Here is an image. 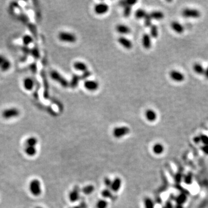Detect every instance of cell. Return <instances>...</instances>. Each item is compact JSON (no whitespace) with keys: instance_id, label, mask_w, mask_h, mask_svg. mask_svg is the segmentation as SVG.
<instances>
[{"instance_id":"cell-2","label":"cell","mask_w":208,"mask_h":208,"mask_svg":"<svg viewBox=\"0 0 208 208\" xmlns=\"http://www.w3.org/2000/svg\"><path fill=\"white\" fill-rule=\"evenodd\" d=\"M20 114V110L15 107L7 108L2 112V116L5 119H10L18 117Z\"/></svg>"},{"instance_id":"cell-38","label":"cell","mask_w":208,"mask_h":208,"mask_svg":"<svg viewBox=\"0 0 208 208\" xmlns=\"http://www.w3.org/2000/svg\"><path fill=\"white\" fill-rule=\"evenodd\" d=\"M91 72L88 70L85 72H83L82 76L81 77L82 79H88L90 76H91Z\"/></svg>"},{"instance_id":"cell-3","label":"cell","mask_w":208,"mask_h":208,"mask_svg":"<svg viewBox=\"0 0 208 208\" xmlns=\"http://www.w3.org/2000/svg\"><path fill=\"white\" fill-rule=\"evenodd\" d=\"M50 75L53 80H54L57 82H59L62 86L64 87H67L69 86V83L68 82V81L65 79V78H64L62 75L57 71L55 70L52 71L50 72Z\"/></svg>"},{"instance_id":"cell-11","label":"cell","mask_w":208,"mask_h":208,"mask_svg":"<svg viewBox=\"0 0 208 208\" xmlns=\"http://www.w3.org/2000/svg\"><path fill=\"white\" fill-rule=\"evenodd\" d=\"M118 42L122 47L127 50L131 49L132 47H133V44H132V41L128 39L127 38L123 36L119 37V38L118 39Z\"/></svg>"},{"instance_id":"cell-33","label":"cell","mask_w":208,"mask_h":208,"mask_svg":"<svg viewBox=\"0 0 208 208\" xmlns=\"http://www.w3.org/2000/svg\"><path fill=\"white\" fill-rule=\"evenodd\" d=\"M201 142L205 145L207 146L208 145V136L206 135H201L199 136Z\"/></svg>"},{"instance_id":"cell-29","label":"cell","mask_w":208,"mask_h":208,"mask_svg":"<svg viewBox=\"0 0 208 208\" xmlns=\"http://www.w3.org/2000/svg\"><path fill=\"white\" fill-rule=\"evenodd\" d=\"M94 190V187L93 186L91 185H89L87 186H86L85 188H83V192L86 194V195H88L91 194Z\"/></svg>"},{"instance_id":"cell-39","label":"cell","mask_w":208,"mask_h":208,"mask_svg":"<svg viewBox=\"0 0 208 208\" xmlns=\"http://www.w3.org/2000/svg\"><path fill=\"white\" fill-rule=\"evenodd\" d=\"M137 3V1H127L125 2V5H128V6L132 7L134 5H135Z\"/></svg>"},{"instance_id":"cell-25","label":"cell","mask_w":208,"mask_h":208,"mask_svg":"<svg viewBox=\"0 0 208 208\" xmlns=\"http://www.w3.org/2000/svg\"><path fill=\"white\" fill-rule=\"evenodd\" d=\"M22 42L24 46H27L33 42V38L31 36L27 34L23 36Z\"/></svg>"},{"instance_id":"cell-35","label":"cell","mask_w":208,"mask_h":208,"mask_svg":"<svg viewBox=\"0 0 208 208\" xmlns=\"http://www.w3.org/2000/svg\"><path fill=\"white\" fill-rule=\"evenodd\" d=\"M31 52H32V56L34 57H35V59H38L40 57V52H39L38 49L35 48V49L32 50Z\"/></svg>"},{"instance_id":"cell-36","label":"cell","mask_w":208,"mask_h":208,"mask_svg":"<svg viewBox=\"0 0 208 208\" xmlns=\"http://www.w3.org/2000/svg\"><path fill=\"white\" fill-rule=\"evenodd\" d=\"M104 183L105 186L108 188H110L112 183V180L109 179V178H105L104 179Z\"/></svg>"},{"instance_id":"cell-41","label":"cell","mask_w":208,"mask_h":208,"mask_svg":"<svg viewBox=\"0 0 208 208\" xmlns=\"http://www.w3.org/2000/svg\"><path fill=\"white\" fill-rule=\"evenodd\" d=\"M203 151L205 152V153L208 155V145L204 146V148L203 149Z\"/></svg>"},{"instance_id":"cell-9","label":"cell","mask_w":208,"mask_h":208,"mask_svg":"<svg viewBox=\"0 0 208 208\" xmlns=\"http://www.w3.org/2000/svg\"><path fill=\"white\" fill-rule=\"evenodd\" d=\"M169 77L176 82H182L185 79V77L183 73L177 70H172L169 72Z\"/></svg>"},{"instance_id":"cell-23","label":"cell","mask_w":208,"mask_h":208,"mask_svg":"<svg viewBox=\"0 0 208 208\" xmlns=\"http://www.w3.org/2000/svg\"><path fill=\"white\" fill-rule=\"evenodd\" d=\"M147 13L146 11L143 9H138L135 13V16L137 18V19H142V18H145L146 16L147 15Z\"/></svg>"},{"instance_id":"cell-42","label":"cell","mask_w":208,"mask_h":208,"mask_svg":"<svg viewBox=\"0 0 208 208\" xmlns=\"http://www.w3.org/2000/svg\"><path fill=\"white\" fill-rule=\"evenodd\" d=\"M36 208H43V207H37Z\"/></svg>"},{"instance_id":"cell-8","label":"cell","mask_w":208,"mask_h":208,"mask_svg":"<svg viewBox=\"0 0 208 208\" xmlns=\"http://www.w3.org/2000/svg\"><path fill=\"white\" fill-rule=\"evenodd\" d=\"M109 10V5L105 3L97 4L94 8V11L98 15H103L106 14Z\"/></svg>"},{"instance_id":"cell-15","label":"cell","mask_w":208,"mask_h":208,"mask_svg":"<svg viewBox=\"0 0 208 208\" xmlns=\"http://www.w3.org/2000/svg\"><path fill=\"white\" fill-rule=\"evenodd\" d=\"M116 31L121 35H127L131 32V28L124 24H119L116 26Z\"/></svg>"},{"instance_id":"cell-22","label":"cell","mask_w":208,"mask_h":208,"mask_svg":"<svg viewBox=\"0 0 208 208\" xmlns=\"http://www.w3.org/2000/svg\"><path fill=\"white\" fill-rule=\"evenodd\" d=\"M150 35L153 38H157L158 36V28L156 25L152 24L150 27Z\"/></svg>"},{"instance_id":"cell-18","label":"cell","mask_w":208,"mask_h":208,"mask_svg":"<svg viewBox=\"0 0 208 208\" xmlns=\"http://www.w3.org/2000/svg\"><path fill=\"white\" fill-rule=\"evenodd\" d=\"M73 67L75 69L82 72L83 73L88 71V67L86 63L82 61H76L73 64Z\"/></svg>"},{"instance_id":"cell-1","label":"cell","mask_w":208,"mask_h":208,"mask_svg":"<svg viewBox=\"0 0 208 208\" xmlns=\"http://www.w3.org/2000/svg\"><path fill=\"white\" fill-rule=\"evenodd\" d=\"M59 40L65 43L73 44L77 40V37L75 34L67 31H61L58 34Z\"/></svg>"},{"instance_id":"cell-14","label":"cell","mask_w":208,"mask_h":208,"mask_svg":"<svg viewBox=\"0 0 208 208\" xmlns=\"http://www.w3.org/2000/svg\"><path fill=\"white\" fill-rule=\"evenodd\" d=\"M145 115L146 120L149 122H154L157 118V113L152 109H148L146 110Z\"/></svg>"},{"instance_id":"cell-27","label":"cell","mask_w":208,"mask_h":208,"mask_svg":"<svg viewBox=\"0 0 208 208\" xmlns=\"http://www.w3.org/2000/svg\"><path fill=\"white\" fill-rule=\"evenodd\" d=\"M26 143L27 146L35 147V146L38 143V139L36 138H35L34 137H29L26 140Z\"/></svg>"},{"instance_id":"cell-19","label":"cell","mask_w":208,"mask_h":208,"mask_svg":"<svg viewBox=\"0 0 208 208\" xmlns=\"http://www.w3.org/2000/svg\"><path fill=\"white\" fill-rule=\"evenodd\" d=\"M152 20H161L164 18V14L162 12L160 11H154L149 13Z\"/></svg>"},{"instance_id":"cell-10","label":"cell","mask_w":208,"mask_h":208,"mask_svg":"<svg viewBox=\"0 0 208 208\" xmlns=\"http://www.w3.org/2000/svg\"><path fill=\"white\" fill-rule=\"evenodd\" d=\"M85 88L89 91H95L99 88V83L94 80L87 79L84 82Z\"/></svg>"},{"instance_id":"cell-16","label":"cell","mask_w":208,"mask_h":208,"mask_svg":"<svg viewBox=\"0 0 208 208\" xmlns=\"http://www.w3.org/2000/svg\"><path fill=\"white\" fill-rule=\"evenodd\" d=\"M171 27L175 32L181 34L184 31V28L183 26L178 22L174 21L171 23Z\"/></svg>"},{"instance_id":"cell-30","label":"cell","mask_w":208,"mask_h":208,"mask_svg":"<svg viewBox=\"0 0 208 208\" xmlns=\"http://www.w3.org/2000/svg\"><path fill=\"white\" fill-rule=\"evenodd\" d=\"M102 195L106 198H112L113 197V195L111 192V190H110L109 188L105 189L104 190L102 191Z\"/></svg>"},{"instance_id":"cell-6","label":"cell","mask_w":208,"mask_h":208,"mask_svg":"<svg viewBox=\"0 0 208 208\" xmlns=\"http://www.w3.org/2000/svg\"><path fill=\"white\" fill-rule=\"evenodd\" d=\"M182 16L186 18H197L201 16V12L195 9L186 8L182 12Z\"/></svg>"},{"instance_id":"cell-5","label":"cell","mask_w":208,"mask_h":208,"mask_svg":"<svg viewBox=\"0 0 208 208\" xmlns=\"http://www.w3.org/2000/svg\"><path fill=\"white\" fill-rule=\"evenodd\" d=\"M129 132L130 129L127 126L117 127L113 129V135L116 138H120L128 134Z\"/></svg>"},{"instance_id":"cell-32","label":"cell","mask_w":208,"mask_h":208,"mask_svg":"<svg viewBox=\"0 0 208 208\" xmlns=\"http://www.w3.org/2000/svg\"><path fill=\"white\" fill-rule=\"evenodd\" d=\"M108 206V202L104 199L100 200L97 203V208H106Z\"/></svg>"},{"instance_id":"cell-28","label":"cell","mask_w":208,"mask_h":208,"mask_svg":"<svg viewBox=\"0 0 208 208\" xmlns=\"http://www.w3.org/2000/svg\"><path fill=\"white\" fill-rule=\"evenodd\" d=\"M152 18H151L149 13H147L144 18V24L147 27H150L152 25Z\"/></svg>"},{"instance_id":"cell-13","label":"cell","mask_w":208,"mask_h":208,"mask_svg":"<svg viewBox=\"0 0 208 208\" xmlns=\"http://www.w3.org/2000/svg\"><path fill=\"white\" fill-rule=\"evenodd\" d=\"M23 86L26 90L31 91L34 89L35 86L34 80L30 77H27L23 80Z\"/></svg>"},{"instance_id":"cell-7","label":"cell","mask_w":208,"mask_h":208,"mask_svg":"<svg viewBox=\"0 0 208 208\" xmlns=\"http://www.w3.org/2000/svg\"><path fill=\"white\" fill-rule=\"evenodd\" d=\"M12 66L11 61L3 54H0V70L3 72L8 71Z\"/></svg>"},{"instance_id":"cell-34","label":"cell","mask_w":208,"mask_h":208,"mask_svg":"<svg viewBox=\"0 0 208 208\" xmlns=\"http://www.w3.org/2000/svg\"><path fill=\"white\" fill-rule=\"evenodd\" d=\"M145 203L146 208H154L153 203H152V200H151L150 198H146V199L145 201Z\"/></svg>"},{"instance_id":"cell-37","label":"cell","mask_w":208,"mask_h":208,"mask_svg":"<svg viewBox=\"0 0 208 208\" xmlns=\"http://www.w3.org/2000/svg\"><path fill=\"white\" fill-rule=\"evenodd\" d=\"M78 81H79V79H78V78L76 76H73L72 79V82H71V85H72V87H75L77 86V84H78Z\"/></svg>"},{"instance_id":"cell-17","label":"cell","mask_w":208,"mask_h":208,"mask_svg":"<svg viewBox=\"0 0 208 208\" xmlns=\"http://www.w3.org/2000/svg\"><path fill=\"white\" fill-rule=\"evenodd\" d=\"M121 186V180L119 178H116L112 181V183L110 187V190L113 192L117 193L119 191Z\"/></svg>"},{"instance_id":"cell-4","label":"cell","mask_w":208,"mask_h":208,"mask_svg":"<svg viewBox=\"0 0 208 208\" xmlns=\"http://www.w3.org/2000/svg\"><path fill=\"white\" fill-rule=\"evenodd\" d=\"M30 190L34 196H39L41 193V183L38 179L32 180L30 184Z\"/></svg>"},{"instance_id":"cell-26","label":"cell","mask_w":208,"mask_h":208,"mask_svg":"<svg viewBox=\"0 0 208 208\" xmlns=\"http://www.w3.org/2000/svg\"><path fill=\"white\" fill-rule=\"evenodd\" d=\"M25 152L29 156H34L36 154V149L34 146H27L25 149Z\"/></svg>"},{"instance_id":"cell-24","label":"cell","mask_w":208,"mask_h":208,"mask_svg":"<svg viewBox=\"0 0 208 208\" xmlns=\"http://www.w3.org/2000/svg\"><path fill=\"white\" fill-rule=\"evenodd\" d=\"M69 198L70 201L72 202L77 201L79 198V193L78 190H77V189H74L73 191L70 193Z\"/></svg>"},{"instance_id":"cell-40","label":"cell","mask_w":208,"mask_h":208,"mask_svg":"<svg viewBox=\"0 0 208 208\" xmlns=\"http://www.w3.org/2000/svg\"><path fill=\"white\" fill-rule=\"evenodd\" d=\"M204 75H205V78H206L207 79H208V66H207V67L205 69Z\"/></svg>"},{"instance_id":"cell-21","label":"cell","mask_w":208,"mask_h":208,"mask_svg":"<svg viewBox=\"0 0 208 208\" xmlns=\"http://www.w3.org/2000/svg\"><path fill=\"white\" fill-rule=\"evenodd\" d=\"M193 69L198 75H204L205 73V69L201 64L199 63L194 64L193 66Z\"/></svg>"},{"instance_id":"cell-12","label":"cell","mask_w":208,"mask_h":208,"mask_svg":"<svg viewBox=\"0 0 208 208\" xmlns=\"http://www.w3.org/2000/svg\"><path fill=\"white\" fill-rule=\"evenodd\" d=\"M142 44L145 49H150L152 48V37L150 34H144L142 37Z\"/></svg>"},{"instance_id":"cell-20","label":"cell","mask_w":208,"mask_h":208,"mask_svg":"<svg viewBox=\"0 0 208 208\" xmlns=\"http://www.w3.org/2000/svg\"><path fill=\"white\" fill-rule=\"evenodd\" d=\"M165 150L164 146L160 143H157L153 145V152L156 155H162Z\"/></svg>"},{"instance_id":"cell-31","label":"cell","mask_w":208,"mask_h":208,"mask_svg":"<svg viewBox=\"0 0 208 208\" xmlns=\"http://www.w3.org/2000/svg\"><path fill=\"white\" fill-rule=\"evenodd\" d=\"M132 12V7L128 5H125L123 10V15L125 17H129Z\"/></svg>"}]
</instances>
